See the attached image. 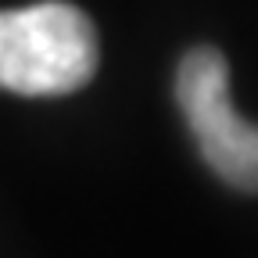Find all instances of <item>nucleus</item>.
Wrapping results in <instances>:
<instances>
[{"instance_id": "1", "label": "nucleus", "mask_w": 258, "mask_h": 258, "mask_svg": "<svg viewBox=\"0 0 258 258\" xmlns=\"http://www.w3.org/2000/svg\"><path fill=\"white\" fill-rule=\"evenodd\" d=\"M101 61L93 22L64 0L0 11V90L61 97L83 90Z\"/></svg>"}, {"instance_id": "2", "label": "nucleus", "mask_w": 258, "mask_h": 258, "mask_svg": "<svg viewBox=\"0 0 258 258\" xmlns=\"http://www.w3.org/2000/svg\"><path fill=\"white\" fill-rule=\"evenodd\" d=\"M176 101L208 169L240 194H258V125L230 101V64L215 47H194L176 69Z\"/></svg>"}]
</instances>
